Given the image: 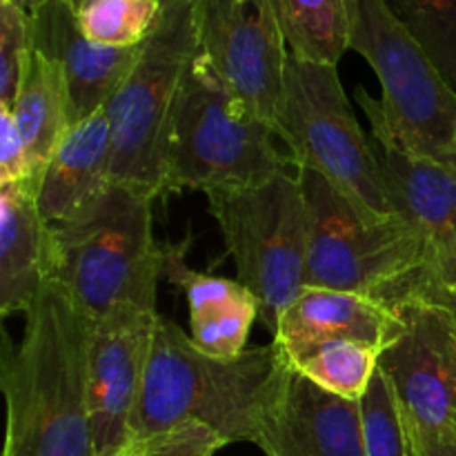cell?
Here are the masks:
<instances>
[{"instance_id": "10", "label": "cell", "mask_w": 456, "mask_h": 456, "mask_svg": "<svg viewBox=\"0 0 456 456\" xmlns=\"http://www.w3.org/2000/svg\"><path fill=\"white\" fill-rule=\"evenodd\" d=\"M191 7L200 56L245 110L276 132L289 49L274 3L191 0Z\"/></svg>"}, {"instance_id": "16", "label": "cell", "mask_w": 456, "mask_h": 456, "mask_svg": "<svg viewBox=\"0 0 456 456\" xmlns=\"http://www.w3.org/2000/svg\"><path fill=\"white\" fill-rule=\"evenodd\" d=\"M191 234L181 243H163V281L185 294L190 338L203 354L221 361L239 359L248 350L258 301L243 283L196 272L187 265Z\"/></svg>"}, {"instance_id": "18", "label": "cell", "mask_w": 456, "mask_h": 456, "mask_svg": "<svg viewBox=\"0 0 456 456\" xmlns=\"http://www.w3.org/2000/svg\"><path fill=\"white\" fill-rule=\"evenodd\" d=\"M49 281V223L38 185L0 183V316L27 314Z\"/></svg>"}, {"instance_id": "8", "label": "cell", "mask_w": 456, "mask_h": 456, "mask_svg": "<svg viewBox=\"0 0 456 456\" xmlns=\"http://www.w3.org/2000/svg\"><path fill=\"white\" fill-rule=\"evenodd\" d=\"M209 214L236 263V281L256 297L272 334L305 288L310 218L298 174L208 191Z\"/></svg>"}, {"instance_id": "21", "label": "cell", "mask_w": 456, "mask_h": 456, "mask_svg": "<svg viewBox=\"0 0 456 456\" xmlns=\"http://www.w3.org/2000/svg\"><path fill=\"white\" fill-rule=\"evenodd\" d=\"M292 56L337 65L350 49L347 0H272Z\"/></svg>"}, {"instance_id": "34", "label": "cell", "mask_w": 456, "mask_h": 456, "mask_svg": "<svg viewBox=\"0 0 456 456\" xmlns=\"http://www.w3.org/2000/svg\"><path fill=\"white\" fill-rule=\"evenodd\" d=\"M450 319H452V316H450ZM452 330H454V346H456V321L452 319Z\"/></svg>"}, {"instance_id": "26", "label": "cell", "mask_w": 456, "mask_h": 456, "mask_svg": "<svg viewBox=\"0 0 456 456\" xmlns=\"http://www.w3.org/2000/svg\"><path fill=\"white\" fill-rule=\"evenodd\" d=\"M387 305L426 303L456 321V248H432L426 261L383 297Z\"/></svg>"}, {"instance_id": "29", "label": "cell", "mask_w": 456, "mask_h": 456, "mask_svg": "<svg viewBox=\"0 0 456 456\" xmlns=\"http://www.w3.org/2000/svg\"><path fill=\"white\" fill-rule=\"evenodd\" d=\"M0 183H34L29 156L18 134L13 116L7 107H0Z\"/></svg>"}, {"instance_id": "33", "label": "cell", "mask_w": 456, "mask_h": 456, "mask_svg": "<svg viewBox=\"0 0 456 456\" xmlns=\"http://www.w3.org/2000/svg\"><path fill=\"white\" fill-rule=\"evenodd\" d=\"M452 151H454V156H456V129H454V138H452Z\"/></svg>"}, {"instance_id": "14", "label": "cell", "mask_w": 456, "mask_h": 456, "mask_svg": "<svg viewBox=\"0 0 456 456\" xmlns=\"http://www.w3.org/2000/svg\"><path fill=\"white\" fill-rule=\"evenodd\" d=\"M403 332V316L386 301L363 294L303 288L276 325L274 346L294 363L307 352L334 341L390 347Z\"/></svg>"}, {"instance_id": "17", "label": "cell", "mask_w": 456, "mask_h": 456, "mask_svg": "<svg viewBox=\"0 0 456 456\" xmlns=\"http://www.w3.org/2000/svg\"><path fill=\"white\" fill-rule=\"evenodd\" d=\"M372 141L396 216L432 248H456V167L414 154L379 125Z\"/></svg>"}, {"instance_id": "20", "label": "cell", "mask_w": 456, "mask_h": 456, "mask_svg": "<svg viewBox=\"0 0 456 456\" xmlns=\"http://www.w3.org/2000/svg\"><path fill=\"white\" fill-rule=\"evenodd\" d=\"M9 111L25 142L31 172L40 185L49 160L53 159L67 132L74 127L65 76L61 65L43 49L36 47L25 83Z\"/></svg>"}, {"instance_id": "23", "label": "cell", "mask_w": 456, "mask_h": 456, "mask_svg": "<svg viewBox=\"0 0 456 456\" xmlns=\"http://www.w3.org/2000/svg\"><path fill=\"white\" fill-rule=\"evenodd\" d=\"M89 40L107 47H138L154 29L160 0H83L74 9Z\"/></svg>"}, {"instance_id": "24", "label": "cell", "mask_w": 456, "mask_h": 456, "mask_svg": "<svg viewBox=\"0 0 456 456\" xmlns=\"http://www.w3.org/2000/svg\"><path fill=\"white\" fill-rule=\"evenodd\" d=\"M456 92V0H386Z\"/></svg>"}, {"instance_id": "13", "label": "cell", "mask_w": 456, "mask_h": 456, "mask_svg": "<svg viewBox=\"0 0 456 456\" xmlns=\"http://www.w3.org/2000/svg\"><path fill=\"white\" fill-rule=\"evenodd\" d=\"M256 448L265 456H368L361 403L323 390L288 363Z\"/></svg>"}, {"instance_id": "6", "label": "cell", "mask_w": 456, "mask_h": 456, "mask_svg": "<svg viewBox=\"0 0 456 456\" xmlns=\"http://www.w3.org/2000/svg\"><path fill=\"white\" fill-rule=\"evenodd\" d=\"M276 134L298 169L321 174L365 221L396 216L377 147L356 120L337 65L289 53Z\"/></svg>"}, {"instance_id": "4", "label": "cell", "mask_w": 456, "mask_h": 456, "mask_svg": "<svg viewBox=\"0 0 456 456\" xmlns=\"http://www.w3.org/2000/svg\"><path fill=\"white\" fill-rule=\"evenodd\" d=\"M276 132L248 111L200 53L191 61L169 127L165 196L243 187L279 174H298L274 145Z\"/></svg>"}, {"instance_id": "15", "label": "cell", "mask_w": 456, "mask_h": 456, "mask_svg": "<svg viewBox=\"0 0 456 456\" xmlns=\"http://www.w3.org/2000/svg\"><path fill=\"white\" fill-rule=\"evenodd\" d=\"M36 47L61 65L69 96L71 125L105 110L136 67L141 47H107L80 31L76 12L49 0L36 16Z\"/></svg>"}, {"instance_id": "22", "label": "cell", "mask_w": 456, "mask_h": 456, "mask_svg": "<svg viewBox=\"0 0 456 456\" xmlns=\"http://www.w3.org/2000/svg\"><path fill=\"white\" fill-rule=\"evenodd\" d=\"M381 347L359 341H334L307 352L292 365L323 390L350 401H361L379 370Z\"/></svg>"}, {"instance_id": "11", "label": "cell", "mask_w": 456, "mask_h": 456, "mask_svg": "<svg viewBox=\"0 0 456 456\" xmlns=\"http://www.w3.org/2000/svg\"><path fill=\"white\" fill-rule=\"evenodd\" d=\"M403 332L381 352L379 368L390 381L403 423L423 439L456 444V346L448 312L426 303L392 305Z\"/></svg>"}, {"instance_id": "12", "label": "cell", "mask_w": 456, "mask_h": 456, "mask_svg": "<svg viewBox=\"0 0 456 456\" xmlns=\"http://www.w3.org/2000/svg\"><path fill=\"white\" fill-rule=\"evenodd\" d=\"M159 312L120 305L92 321L87 403L96 456H125Z\"/></svg>"}, {"instance_id": "5", "label": "cell", "mask_w": 456, "mask_h": 456, "mask_svg": "<svg viewBox=\"0 0 456 456\" xmlns=\"http://www.w3.org/2000/svg\"><path fill=\"white\" fill-rule=\"evenodd\" d=\"M347 18L350 49L370 62L381 83L379 101L356 87V102L370 125L390 132L414 154L456 167V92L426 49L386 0H347Z\"/></svg>"}, {"instance_id": "27", "label": "cell", "mask_w": 456, "mask_h": 456, "mask_svg": "<svg viewBox=\"0 0 456 456\" xmlns=\"http://www.w3.org/2000/svg\"><path fill=\"white\" fill-rule=\"evenodd\" d=\"M36 52V18L0 3V107H12Z\"/></svg>"}, {"instance_id": "9", "label": "cell", "mask_w": 456, "mask_h": 456, "mask_svg": "<svg viewBox=\"0 0 456 456\" xmlns=\"http://www.w3.org/2000/svg\"><path fill=\"white\" fill-rule=\"evenodd\" d=\"M310 218L305 288L381 298L417 270L430 243L401 216L368 223L321 174L298 169Z\"/></svg>"}, {"instance_id": "31", "label": "cell", "mask_w": 456, "mask_h": 456, "mask_svg": "<svg viewBox=\"0 0 456 456\" xmlns=\"http://www.w3.org/2000/svg\"><path fill=\"white\" fill-rule=\"evenodd\" d=\"M0 3H9L13 4V7L22 9L25 13H29V16H38L40 12L45 9V4L49 3V0H0Z\"/></svg>"}, {"instance_id": "28", "label": "cell", "mask_w": 456, "mask_h": 456, "mask_svg": "<svg viewBox=\"0 0 456 456\" xmlns=\"http://www.w3.org/2000/svg\"><path fill=\"white\" fill-rule=\"evenodd\" d=\"M225 445H230V441L221 432L190 419L151 439L134 444L125 456H216Z\"/></svg>"}, {"instance_id": "1", "label": "cell", "mask_w": 456, "mask_h": 456, "mask_svg": "<svg viewBox=\"0 0 456 456\" xmlns=\"http://www.w3.org/2000/svg\"><path fill=\"white\" fill-rule=\"evenodd\" d=\"M92 319L49 279L25 314V334L0 352L7 403L3 456H96L87 403Z\"/></svg>"}, {"instance_id": "19", "label": "cell", "mask_w": 456, "mask_h": 456, "mask_svg": "<svg viewBox=\"0 0 456 456\" xmlns=\"http://www.w3.org/2000/svg\"><path fill=\"white\" fill-rule=\"evenodd\" d=\"M111 183V123L107 110L67 132L38 185V208L47 223H61Z\"/></svg>"}, {"instance_id": "30", "label": "cell", "mask_w": 456, "mask_h": 456, "mask_svg": "<svg viewBox=\"0 0 456 456\" xmlns=\"http://www.w3.org/2000/svg\"><path fill=\"white\" fill-rule=\"evenodd\" d=\"M408 430V428H405ZM410 454L412 456H456V444H444V441L423 439L408 430Z\"/></svg>"}, {"instance_id": "25", "label": "cell", "mask_w": 456, "mask_h": 456, "mask_svg": "<svg viewBox=\"0 0 456 456\" xmlns=\"http://www.w3.org/2000/svg\"><path fill=\"white\" fill-rule=\"evenodd\" d=\"M361 403L363 439L368 456H412L408 430L390 381L379 368Z\"/></svg>"}, {"instance_id": "7", "label": "cell", "mask_w": 456, "mask_h": 456, "mask_svg": "<svg viewBox=\"0 0 456 456\" xmlns=\"http://www.w3.org/2000/svg\"><path fill=\"white\" fill-rule=\"evenodd\" d=\"M199 53L191 0H160L136 67L105 107L111 123V183L165 196L169 127L183 78Z\"/></svg>"}, {"instance_id": "2", "label": "cell", "mask_w": 456, "mask_h": 456, "mask_svg": "<svg viewBox=\"0 0 456 456\" xmlns=\"http://www.w3.org/2000/svg\"><path fill=\"white\" fill-rule=\"evenodd\" d=\"M285 365L274 341L248 347L239 359H214L185 330L159 314L127 450L190 419L208 423L230 444L256 445Z\"/></svg>"}, {"instance_id": "32", "label": "cell", "mask_w": 456, "mask_h": 456, "mask_svg": "<svg viewBox=\"0 0 456 456\" xmlns=\"http://www.w3.org/2000/svg\"><path fill=\"white\" fill-rule=\"evenodd\" d=\"M62 3H65V4H69L71 9H78V4L83 3V0H62Z\"/></svg>"}, {"instance_id": "3", "label": "cell", "mask_w": 456, "mask_h": 456, "mask_svg": "<svg viewBox=\"0 0 456 456\" xmlns=\"http://www.w3.org/2000/svg\"><path fill=\"white\" fill-rule=\"evenodd\" d=\"M154 200L110 183L74 216L49 223V279L58 281L92 321L120 305L159 312L163 243L154 236Z\"/></svg>"}]
</instances>
